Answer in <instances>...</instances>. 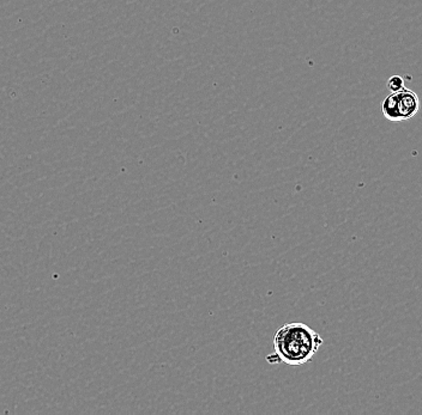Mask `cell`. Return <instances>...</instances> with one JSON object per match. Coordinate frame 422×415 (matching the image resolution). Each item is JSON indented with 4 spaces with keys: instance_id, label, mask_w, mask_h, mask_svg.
I'll return each instance as SVG.
<instances>
[{
    "instance_id": "cell-1",
    "label": "cell",
    "mask_w": 422,
    "mask_h": 415,
    "mask_svg": "<svg viewBox=\"0 0 422 415\" xmlns=\"http://www.w3.org/2000/svg\"><path fill=\"white\" fill-rule=\"evenodd\" d=\"M323 339L309 325L293 322L283 325L274 337V355L266 357L273 365L301 366L312 362L323 345Z\"/></svg>"
},
{
    "instance_id": "cell-2",
    "label": "cell",
    "mask_w": 422,
    "mask_h": 415,
    "mask_svg": "<svg viewBox=\"0 0 422 415\" xmlns=\"http://www.w3.org/2000/svg\"><path fill=\"white\" fill-rule=\"evenodd\" d=\"M420 110L419 96L407 87L391 92L384 100L382 112L389 121H403L415 117Z\"/></svg>"
},
{
    "instance_id": "cell-3",
    "label": "cell",
    "mask_w": 422,
    "mask_h": 415,
    "mask_svg": "<svg viewBox=\"0 0 422 415\" xmlns=\"http://www.w3.org/2000/svg\"><path fill=\"white\" fill-rule=\"evenodd\" d=\"M387 87L390 92H398L405 87V81L400 76H392L387 79Z\"/></svg>"
}]
</instances>
